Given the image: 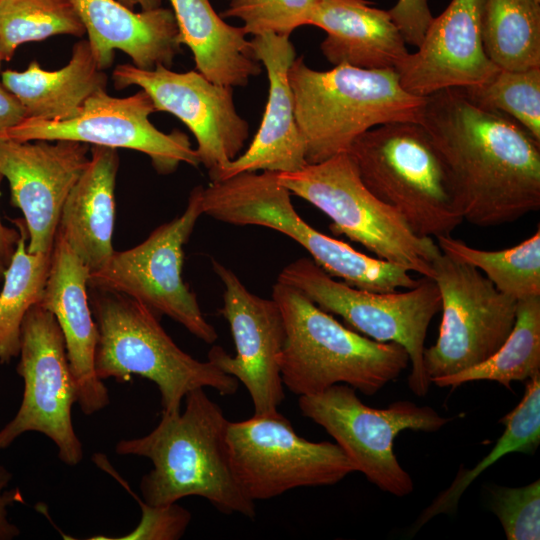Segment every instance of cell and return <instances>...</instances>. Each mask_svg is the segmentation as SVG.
Wrapping results in <instances>:
<instances>
[{"instance_id": "6da1fadb", "label": "cell", "mask_w": 540, "mask_h": 540, "mask_svg": "<svg viewBox=\"0 0 540 540\" xmlns=\"http://www.w3.org/2000/svg\"><path fill=\"white\" fill-rule=\"evenodd\" d=\"M419 123L447 165L464 220L499 226L540 209V142L513 119L446 89L426 97Z\"/></svg>"}, {"instance_id": "7a4b0ae2", "label": "cell", "mask_w": 540, "mask_h": 540, "mask_svg": "<svg viewBox=\"0 0 540 540\" xmlns=\"http://www.w3.org/2000/svg\"><path fill=\"white\" fill-rule=\"evenodd\" d=\"M184 400L183 412L162 413L149 434L120 440L115 446L119 455L151 460L153 469L139 485L142 500L159 506L198 496L222 513L253 519L255 502L242 491L230 467L226 444L229 421L221 407L204 388L190 391Z\"/></svg>"}, {"instance_id": "3957f363", "label": "cell", "mask_w": 540, "mask_h": 540, "mask_svg": "<svg viewBox=\"0 0 540 540\" xmlns=\"http://www.w3.org/2000/svg\"><path fill=\"white\" fill-rule=\"evenodd\" d=\"M272 299L286 331L280 356L283 385L298 396L319 394L336 384L374 395L410 364L401 345L358 334L291 286L277 281Z\"/></svg>"}, {"instance_id": "277c9868", "label": "cell", "mask_w": 540, "mask_h": 540, "mask_svg": "<svg viewBox=\"0 0 540 540\" xmlns=\"http://www.w3.org/2000/svg\"><path fill=\"white\" fill-rule=\"evenodd\" d=\"M289 81L308 164L347 152L357 137L377 126L419 123L426 101L402 87L394 68L339 64L319 71L298 57Z\"/></svg>"}, {"instance_id": "5b68a950", "label": "cell", "mask_w": 540, "mask_h": 540, "mask_svg": "<svg viewBox=\"0 0 540 540\" xmlns=\"http://www.w3.org/2000/svg\"><path fill=\"white\" fill-rule=\"evenodd\" d=\"M365 186L422 237L451 235L464 209L438 149L420 123L391 122L347 150Z\"/></svg>"}, {"instance_id": "8992f818", "label": "cell", "mask_w": 540, "mask_h": 540, "mask_svg": "<svg viewBox=\"0 0 540 540\" xmlns=\"http://www.w3.org/2000/svg\"><path fill=\"white\" fill-rule=\"evenodd\" d=\"M90 291L99 333L95 353L99 379L126 383L137 375L152 381L161 395L162 413L167 414L179 413L187 393L197 388L209 387L220 395L237 392V379L179 348L160 317L143 303L116 292Z\"/></svg>"}, {"instance_id": "52a82bcc", "label": "cell", "mask_w": 540, "mask_h": 540, "mask_svg": "<svg viewBox=\"0 0 540 540\" xmlns=\"http://www.w3.org/2000/svg\"><path fill=\"white\" fill-rule=\"evenodd\" d=\"M277 172H242L203 188V214L233 225L263 226L295 240L328 275L371 292H393L419 283L409 271L363 254L311 227L296 212Z\"/></svg>"}, {"instance_id": "ba28073f", "label": "cell", "mask_w": 540, "mask_h": 540, "mask_svg": "<svg viewBox=\"0 0 540 540\" xmlns=\"http://www.w3.org/2000/svg\"><path fill=\"white\" fill-rule=\"evenodd\" d=\"M277 178L290 193L327 215L334 235L346 236L379 259L433 278V262L441 253L438 245L417 235L365 186L347 152L295 172L277 173Z\"/></svg>"}, {"instance_id": "9c48e42d", "label": "cell", "mask_w": 540, "mask_h": 540, "mask_svg": "<svg viewBox=\"0 0 540 540\" xmlns=\"http://www.w3.org/2000/svg\"><path fill=\"white\" fill-rule=\"evenodd\" d=\"M277 281L291 286L322 310L340 316L349 326L378 342H394L407 351L411 372L408 386L425 396L430 380L423 364L427 330L441 310L435 281L422 277L405 292H371L339 282L312 259L302 257L286 265Z\"/></svg>"}, {"instance_id": "30bf717a", "label": "cell", "mask_w": 540, "mask_h": 540, "mask_svg": "<svg viewBox=\"0 0 540 540\" xmlns=\"http://www.w3.org/2000/svg\"><path fill=\"white\" fill-rule=\"evenodd\" d=\"M299 408L303 416L323 427L336 441L356 471L397 497L409 495L414 484L394 454L396 436L406 429L437 432L450 421L430 406L406 400L383 409L372 408L346 384L299 396Z\"/></svg>"}, {"instance_id": "8fae6325", "label": "cell", "mask_w": 540, "mask_h": 540, "mask_svg": "<svg viewBox=\"0 0 540 540\" xmlns=\"http://www.w3.org/2000/svg\"><path fill=\"white\" fill-rule=\"evenodd\" d=\"M202 194L203 187L196 186L180 216L154 229L140 244L114 251L101 268L89 273L88 289L134 298L157 316L166 315L213 344L218 334L182 277L183 248L203 214Z\"/></svg>"}, {"instance_id": "7c38bea8", "label": "cell", "mask_w": 540, "mask_h": 540, "mask_svg": "<svg viewBox=\"0 0 540 540\" xmlns=\"http://www.w3.org/2000/svg\"><path fill=\"white\" fill-rule=\"evenodd\" d=\"M226 444L232 473L254 502L295 488L333 485L356 472L336 443L300 437L279 411L229 422Z\"/></svg>"}, {"instance_id": "4fadbf2b", "label": "cell", "mask_w": 540, "mask_h": 540, "mask_svg": "<svg viewBox=\"0 0 540 540\" xmlns=\"http://www.w3.org/2000/svg\"><path fill=\"white\" fill-rule=\"evenodd\" d=\"M433 270L442 321L435 344L423 353L429 380L455 374L492 356L512 331L517 307V300L498 291L480 270L442 252L434 260Z\"/></svg>"}, {"instance_id": "5bb4252c", "label": "cell", "mask_w": 540, "mask_h": 540, "mask_svg": "<svg viewBox=\"0 0 540 540\" xmlns=\"http://www.w3.org/2000/svg\"><path fill=\"white\" fill-rule=\"evenodd\" d=\"M16 367L24 391L15 416L0 429V449L26 432H39L54 442L68 466L83 458V445L73 427L71 410L77 388L66 354L63 333L54 315L39 303L26 314Z\"/></svg>"}, {"instance_id": "9a60e30c", "label": "cell", "mask_w": 540, "mask_h": 540, "mask_svg": "<svg viewBox=\"0 0 540 540\" xmlns=\"http://www.w3.org/2000/svg\"><path fill=\"white\" fill-rule=\"evenodd\" d=\"M157 112L150 96L140 90L118 98L105 89L93 93L72 118L52 121L25 118L0 137L18 141L72 140L111 148H126L148 155L162 174L181 163L197 167L200 161L188 136L177 130L164 133L149 120Z\"/></svg>"}, {"instance_id": "2e32d148", "label": "cell", "mask_w": 540, "mask_h": 540, "mask_svg": "<svg viewBox=\"0 0 540 540\" xmlns=\"http://www.w3.org/2000/svg\"><path fill=\"white\" fill-rule=\"evenodd\" d=\"M112 79L117 89L139 86L157 111L180 119L194 135L200 164L208 172L238 157L248 139L249 124L236 110L233 87L216 84L197 70L178 73L162 64L152 69L120 64Z\"/></svg>"}, {"instance_id": "e0dca14e", "label": "cell", "mask_w": 540, "mask_h": 540, "mask_svg": "<svg viewBox=\"0 0 540 540\" xmlns=\"http://www.w3.org/2000/svg\"><path fill=\"white\" fill-rule=\"evenodd\" d=\"M212 267L224 285L220 313L229 323L236 355L214 345L208 361L246 387L255 415L278 412L285 398L280 356L286 331L280 308L274 299L251 293L216 259H212Z\"/></svg>"}, {"instance_id": "ac0fdd59", "label": "cell", "mask_w": 540, "mask_h": 540, "mask_svg": "<svg viewBox=\"0 0 540 540\" xmlns=\"http://www.w3.org/2000/svg\"><path fill=\"white\" fill-rule=\"evenodd\" d=\"M89 144L72 140L18 141L0 137V173L10 203L21 210L30 253H51L64 202L90 157Z\"/></svg>"}, {"instance_id": "d6986e66", "label": "cell", "mask_w": 540, "mask_h": 540, "mask_svg": "<svg viewBox=\"0 0 540 540\" xmlns=\"http://www.w3.org/2000/svg\"><path fill=\"white\" fill-rule=\"evenodd\" d=\"M483 10L484 0H451L433 17L417 51L395 68L407 92L428 97L446 89L476 87L499 71L484 48Z\"/></svg>"}, {"instance_id": "ffe728a7", "label": "cell", "mask_w": 540, "mask_h": 540, "mask_svg": "<svg viewBox=\"0 0 540 540\" xmlns=\"http://www.w3.org/2000/svg\"><path fill=\"white\" fill-rule=\"evenodd\" d=\"M255 59L268 78V98L262 121L247 150L225 166L209 172L211 182L242 172H295L308 163L299 130L289 69L296 58L289 37L263 33L250 40Z\"/></svg>"}, {"instance_id": "44dd1931", "label": "cell", "mask_w": 540, "mask_h": 540, "mask_svg": "<svg viewBox=\"0 0 540 540\" xmlns=\"http://www.w3.org/2000/svg\"><path fill=\"white\" fill-rule=\"evenodd\" d=\"M89 273L87 266L56 233L39 304L54 315L63 333L77 388V403L87 416L110 403L109 391L95 371L99 333L87 291Z\"/></svg>"}, {"instance_id": "7402d4cb", "label": "cell", "mask_w": 540, "mask_h": 540, "mask_svg": "<svg viewBox=\"0 0 540 540\" xmlns=\"http://www.w3.org/2000/svg\"><path fill=\"white\" fill-rule=\"evenodd\" d=\"M88 35L94 59L101 70L113 62L114 50L126 53L133 65L152 69L170 67L181 53L174 13L157 7L135 12L118 0H72Z\"/></svg>"}, {"instance_id": "603a6c76", "label": "cell", "mask_w": 540, "mask_h": 540, "mask_svg": "<svg viewBox=\"0 0 540 540\" xmlns=\"http://www.w3.org/2000/svg\"><path fill=\"white\" fill-rule=\"evenodd\" d=\"M367 0H315L310 25L325 31L320 49L329 63L396 68L409 53L388 10Z\"/></svg>"}, {"instance_id": "cb8c5ba5", "label": "cell", "mask_w": 540, "mask_h": 540, "mask_svg": "<svg viewBox=\"0 0 540 540\" xmlns=\"http://www.w3.org/2000/svg\"><path fill=\"white\" fill-rule=\"evenodd\" d=\"M91 157L61 210L57 233L90 272L114 253L115 185L119 168L115 148L92 145Z\"/></svg>"}, {"instance_id": "d4e9b609", "label": "cell", "mask_w": 540, "mask_h": 540, "mask_svg": "<svg viewBox=\"0 0 540 540\" xmlns=\"http://www.w3.org/2000/svg\"><path fill=\"white\" fill-rule=\"evenodd\" d=\"M182 45L192 52L195 68L208 80L246 86L261 73L243 27L229 25L210 0H169Z\"/></svg>"}, {"instance_id": "484cf974", "label": "cell", "mask_w": 540, "mask_h": 540, "mask_svg": "<svg viewBox=\"0 0 540 540\" xmlns=\"http://www.w3.org/2000/svg\"><path fill=\"white\" fill-rule=\"evenodd\" d=\"M1 81L21 103L26 118L59 121L74 117L93 93L105 89L107 75L83 39L75 43L70 61L59 70H43L33 60L24 71L5 70Z\"/></svg>"}, {"instance_id": "4316f807", "label": "cell", "mask_w": 540, "mask_h": 540, "mask_svg": "<svg viewBox=\"0 0 540 540\" xmlns=\"http://www.w3.org/2000/svg\"><path fill=\"white\" fill-rule=\"evenodd\" d=\"M540 373V296L517 300L512 331L487 360L465 370L433 378L431 384L455 388L478 381H496L511 389V382L524 381Z\"/></svg>"}, {"instance_id": "83f0119b", "label": "cell", "mask_w": 540, "mask_h": 540, "mask_svg": "<svg viewBox=\"0 0 540 540\" xmlns=\"http://www.w3.org/2000/svg\"><path fill=\"white\" fill-rule=\"evenodd\" d=\"M504 432L493 449L472 469L460 471L452 484L425 508L411 526L412 534L440 514L454 512L468 486L494 462L512 452L533 454L540 443V373L528 379L519 404L500 419Z\"/></svg>"}, {"instance_id": "f1b7e54d", "label": "cell", "mask_w": 540, "mask_h": 540, "mask_svg": "<svg viewBox=\"0 0 540 540\" xmlns=\"http://www.w3.org/2000/svg\"><path fill=\"white\" fill-rule=\"evenodd\" d=\"M482 37L488 57L500 69L540 67V2L484 0Z\"/></svg>"}, {"instance_id": "f546056e", "label": "cell", "mask_w": 540, "mask_h": 540, "mask_svg": "<svg viewBox=\"0 0 540 540\" xmlns=\"http://www.w3.org/2000/svg\"><path fill=\"white\" fill-rule=\"evenodd\" d=\"M13 222L20 237L0 290V364L19 355L22 323L29 309L41 300L51 259V253L28 252L24 220Z\"/></svg>"}, {"instance_id": "4dcf8cb0", "label": "cell", "mask_w": 540, "mask_h": 540, "mask_svg": "<svg viewBox=\"0 0 540 540\" xmlns=\"http://www.w3.org/2000/svg\"><path fill=\"white\" fill-rule=\"evenodd\" d=\"M442 253L471 265L501 293L520 300L540 296V228L511 248L487 251L467 245L451 235L437 237Z\"/></svg>"}, {"instance_id": "1f68e13d", "label": "cell", "mask_w": 540, "mask_h": 540, "mask_svg": "<svg viewBox=\"0 0 540 540\" xmlns=\"http://www.w3.org/2000/svg\"><path fill=\"white\" fill-rule=\"evenodd\" d=\"M85 33L72 0H0L1 60L10 61L27 42Z\"/></svg>"}, {"instance_id": "d6a6232c", "label": "cell", "mask_w": 540, "mask_h": 540, "mask_svg": "<svg viewBox=\"0 0 540 540\" xmlns=\"http://www.w3.org/2000/svg\"><path fill=\"white\" fill-rule=\"evenodd\" d=\"M461 90L477 106L510 117L540 142V67L499 69L489 81Z\"/></svg>"}, {"instance_id": "836d02e7", "label": "cell", "mask_w": 540, "mask_h": 540, "mask_svg": "<svg viewBox=\"0 0 540 540\" xmlns=\"http://www.w3.org/2000/svg\"><path fill=\"white\" fill-rule=\"evenodd\" d=\"M314 6L315 0H230L220 16L240 19L246 34L289 37L297 28L310 25Z\"/></svg>"}, {"instance_id": "e575fe53", "label": "cell", "mask_w": 540, "mask_h": 540, "mask_svg": "<svg viewBox=\"0 0 540 540\" xmlns=\"http://www.w3.org/2000/svg\"><path fill=\"white\" fill-rule=\"evenodd\" d=\"M489 504L508 540L540 539V480L522 487L489 488Z\"/></svg>"}, {"instance_id": "d590c367", "label": "cell", "mask_w": 540, "mask_h": 540, "mask_svg": "<svg viewBox=\"0 0 540 540\" xmlns=\"http://www.w3.org/2000/svg\"><path fill=\"white\" fill-rule=\"evenodd\" d=\"M95 464L102 470L109 472L117 479L126 490L133 495L141 508V519L136 528L130 533L121 537H104L98 535L90 537L93 540H177L180 539L190 521L191 513L182 506L172 503L168 505H150L140 499L129 489L127 483L111 467L109 461L103 454H96L93 457Z\"/></svg>"}, {"instance_id": "8d00e7d4", "label": "cell", "mask_w": 540, "mask_h": 540, "mask_svg": "<svg viewBox=\"0 0 540 540\" xmlns=\"http://www.w3.org/2000/svg\"><path fill=\"white\" fill-rule=\"evenodd\" d=\"M388 12L406 44L418 47L433 19L428 0H398Z\"/></svg>"}, {"instance_id": "74e56055", "label": "cell", "mask_w": 540, "mask_h": 540, "mask_svg": "<svg viewBox=\"0 0 540 540\" xmlns=\"http://www.w3.org/2000/svg\"><path fill=\"white\" fill-rule=\"evenodd\" d=\"M11 480L12 473L0 465V540H11L20 535L19 527L10 522L8 518V507L15 502L22 501L20 491L6 490Z\"/></svg>"}, {"instance_id": "f35d334b", "label": "cell", "mask_w": 540, "mask_h": 540, "mask_svg": "<svg viewBox=\"0 0 540 540\" xmlns=\"http://www.w3.org/2000/svg\"><path fill=\"white\" fill-rule=\"evenodd\" d=\"M26 118L18 99L0 83V136Z\"/></svg>"}, {"instance_id": "ab89813d", "label": "cell", "mask_w": 540, "mask_h": 540, "mask_svg": "<svg viewBox=\"0 0 540 540\" xmlns=\"http://www.w3.org/2000/svg\"><path fill=\"white\" fill-rule=\"evenodd\" d=\"M2 179L3 176L0 173V184ZM19 237V230L5 226L0 218V259L6 266L14 254Z\"/></svg>"}, {"instance_id": "60d3db41", "label": "cell", "mask_w": 540, "mask_h": 540, "mask_svg": "<svg viewBox=\"0 0 540 540\" xmlns=\"http://www.w3.org/2000/svg\"><path fill=\"white\" fill-rule=\"evenodd\" d=\"M120 3L130 9L140 6L142 10H150L160 7L161 0H118Z\"/></svg>"}, {"instance_id": "b9f144b4", "label": "cell", "mask_w": 540, "mask_h": 540, "mask_svg": "<svg viewBox=\"0 0 540 540\" xmlns=\"http://www.w3.org/2000/svg\"><path fill=\"white\" fill-rule=\"evenodd\" d=\"M6 265L4 264V262L0 259V279L3 278V275H4V272H5V269H6Z\"/></svg>"}, {"instance_id": "7bdbcfd3", "label": "cell", "mask_w": 540, "mask_h": 540, "mask_svg": "<svg viewBox=\"0 0 540 540\" xmlns=\"http://www.w3.org/2000/svg\"><path fill=\"white\" fill-rule=\"evenodd\" d=\"M1 61H2V60H1V57H0V63H1Z\"/></svg>"}, {"instance_id": "ee69618b", "label": "cell", "mask_w": 540, "mask_h": 540, "mask_svg": "<svg viewBox=\"0 0 540 540\" xmlns=\"http://www.w3.org/2000/svg\"><path fill=\"white\" fill-rule=\"evenodd\" d=\"M537 1H539V2H540V0H537Z\"/></svg>"}]
</instances>
